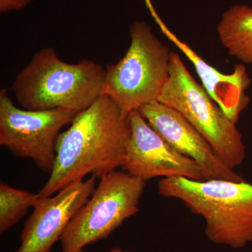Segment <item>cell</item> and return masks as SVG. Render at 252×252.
<instances>
[{"instance_id": "9c48e42d", "label": "cell", "mask_w": 252, "mask_h": 252, "mask_svg": "<svg viewBox=\"0 0 252 252\" xmlns=\"http://www.w3.org/2000/svg\"><path fill=\"white\" fill-rule=\"evenodd\" d=\"M96 178L93 175L89 180L74 182L56 196L39 197L25 222L21 245L16 252H51L69 222L91 198Z\"/></svg>"}, {"instance_id": "7a4b0ae2", "label": "cell", "mask_w": 252, "mask_h": 252, "mask_svg": "<svg viewBox=\"0 0 252 252\" xmlns=\"http://www.w3.org/2000/svg\"><path fill=\"white\" fill-rule=\"evenodd\" d=\"M106 69L88 59L69 64L52 47L41 49L21 71L12 89L26 110L63 109L79 113L104 94Z\"/></svg>"}, {"instance_id": "52a82bcc", "label": "cell", "mask_w": 252, "mask_h": 252, "mask_svg": "<svg viewBox=\"0 0 252 252\" xmlns=\"http://www.w3.org/2000/svg\"><path fill=\"white\" fill-rule=\"evenodd\" d=\"M77 113L63 109L31 111L18 108L0 91V145L14 157L29 158L41 171L51 174L56 160L59 132L71 124Z\"/></svg>"}, {"instance_id": "5bb4252c", "label": "cell", "mask_w": 252, "mask_h": 252, "mask_svg": "<svg viewBox=\"0 0 252 252\" xmlns=\"http://www.w3.org/2000/svg\"><path fill=\"white\" fill-rule=\"evenodd\" d=\"M33 0H0V13L18 11L31 4Z\"/></svg>"}, {"instance_id": "9a60e30c", "label": "cell", "mask_w": 252, "mask_h": 252, "mask_svg": "<svg viewBox=\"0 0 252 252\" xmlns=\"http://www.w3.org/2000/svg\"><path fill=\"white\" fill-rule=\"evenodd\" d=\"M78 252H86L84 251V250H79ZM109 252H132L130 251H125V250H123L121 248H113L112 250H110V251Z\"/></svg>"}, {"instance_id": "4fadbf2b", "label": "cell", "mask_w": 252, "mask_h": 252, "mask_svg": "<svg viewBox=\"0 0 252 252\" xmlns=\"http://www.w3.org/2000/svg\"><path fill=\"white\" fill-rule=\"evenodd\" d=\"M39 193H32L0 182V233L3 234L27 214L39 198Z\"/></svg>"}, {"instance_id": "8fae6325", "label": "cell", "mask_w": 252, "mask_h": 252, "mask_svg": "<svg viewBox=\"0 0 252 252\" xmlns=\"http://www.w3.org/2000/svg\"><path fill=\"white\" fill-rule=\"evenodd\" d=\"M160 27L164 34L188 58L195 67L202 81V86L209 95L228 117L237 124L240 113L246 108L250 98L245 92L251 79L243 64H235L231 74H222L207 64L190 46L181 41L163 25Z\"/></svg>"}, {"instance_id": "277c9868", "label": "cell", "mask_w": 252, "mask_h": 252, "mask_svg": "<svg viewBox=\"0 0 252 252\" xmlns=\"http://www.w3.org/2000/svg\"><path fill=\"white\" fill-rule=\"evenodd\" d=\"M130 45L116 64L106 67L104 94L117 104L123 118L158 101L170 76L169 48L144 21L130 28Z\"/></svg>"}, {"instance_id": "5b68a950", "label": "cell", "mask_w": 252, "mask_h": 252, "mask_svg": "<svg viewBox=\"0 0 252 252\" xmlns=\"http://www.w3.org/2000/svg\"><path fill=\"white\" fill-rule=\"evenodd\" d=\"M170 76L158 101L180 112L210 144L227 166L234 169L246 158L243 135L233 122L186 67L170 53Z\"/></svg>"}, {"instance_id": "30bf717a", "label": "cell", "mask_w": 252, "mask_h": 252, "mask_svg": "<svg viewBox=\"0 0 252 252\" xmlns=\"http://www.w3.org/2000/svg\"><path fill=\"white\" fill-rule=\"evenodd\" d=\"M137 111L172 148L195 160L208 180H244L217 157L205 137L175 109L155 101Z\"/></svg>"}, {"instance_id": "3957f363", "label": "cell", "mask_w": 252, "mask_h": 252, "mask_svg": "<svg viewBox=\"0 0 252 252\" xmlns=\"http://www.w3.org/2000/svg\"><path fill=\"white\" fill-rule=\"evenodd\" d=\"M165 198L178 199L205 221L207 239L241 249L252 243V185L225 180L163 178L158 185Z\"/></svg>"}, {"instance_id": "ba28073f", "label": "cell", "mask_w": 252, "mask_h": 252, "mask_svg": "<svg viewBox=\"0 0 252 252\" xmlns=\"http://www.w3.org/2000/svg\"><path fill=\"white\" fill-rule=\"evenodd\" d=\"M130 135L126 146L122 169L146 182L156 177H183L193 181L208 180L195 160L172 148L151 127L137 110L128 115Z\"/></svg>"}, {"instance_id": "7c38bea8", "label": "cell", "mask_w": 252, "mask_h": 252, "mask_svg": "<svg viewBox=\"0 0 252 252\" xmlns=\"http://www.w3.org/2000/svg\"><path fill=\"white\" fill-rule=\"evenodd\" d=\"M217 32L230 56L252 64V8L240 4L230 7L222 16Z\"/></svg>"}, {"instance_id": "6da1fadb", "label": "cell", "mask_w": 252, "mask_h": 252, "mask_svg": "<svg viewBox=\"0 0 252 252\" xmlns=\"http://www.w3.org/2000/svg\"><path fill=\"white\" fill-rule=\"evenodd\" d=\"M130 135L128 117L123 118L109 95L101 94L60 133L54 169L39 196H51L89 174L101 178L122 167Z\"/></svg>"}, {"instance_id": "8992f818", "label": "cell", "mask_w": 252, "mask_h": 252, "mask_svg": "<svg viewBox=\"0 0 252 252\" xmlns=\"http://www.w3.org/2000/svg\"><path fill=\"white\" fill-rule=\"evenodd\" d=\"M145 187L146 182L126 172L114 170L101 177L98 187L63 233L62 252H78L108 238L124 220L140 211Z\"/></svg>"}]
</instances>
